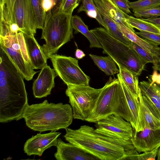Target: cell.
I'll return each mask as SVG.
<instances>
[{"mask_svg": "<svg viewBox=\"0 0 160 160\" xmlns=\"http://www.w3.org/2000/svg\"><path fill=\"white\" fill-rule=\"evenodd\" d=\"M13 15L15 22L21 32L28 35L36 33L37 29L31 0H16Z\"/></svg>", "mask_w": 160, "mask_h": 160, "instance_id": "10", "label": "cell"}, {"mask_svg": "<svg viewBox=\"0 0 160 160\" xmlns=\"http://www.w3.org/2000/svg\"><path fill=\"white\" fill-rule=\"evenodd\" d=\"M118 115L130 122L128 103L118 78L110 77L102 90L95 107L85 121L96 122L112 114Z\"/></svg>", "mask_w": 160, "mask_h": 160, "instance_id": "3", "label": "cell"}, {"mask_svg": "<svg viewBox=\"0 0 160 160\" xmlns=\"http://www.w3.org/2000/svg\"><path fill=\"white\" fill-rule=\"evenodd\" d=\"M154 58V61L152 63V68L154 70L158 71L160 72V48L158 46L157 48V54Z\"/></svg>", "mask_w": 160, "mask_h": 160, "instance_id": "36", "label": "cell"}, {"mask_svg": "<svg viewBox=\"0 0 160 160\" xmlns=\"http://www.w3.org/2000/svg\"><path fill=\"white\" fill-rule=\"evenodd\" d=\"M0 46L24 78L32 80L37 72L31 65L23 33L19 32L9 36H0Z\"/></svg>", "mask_w": 160, "mask_h": 160, "instance_id": "6", "label": "cell"}, {"mask_svg": "<svg viewBox=\"0 0 160 160\" xmlns=\"http://www.w3.org/2000/svg\"><path fill=\"white\" fill-rule=\"evenodd\" d=\"M60 132L51 131L45 134L38 133L28 139L24 144V151L28 156H41L46 149L56 146Z\"/></svg>", "mask_w": 160, "mask_h": 160, "instance_id": "12", "label": "cell"}, {"mask_svg": "<svg viewBox=\"0 0 160 160\" xmlns=\"http://www.w3.org/2000/svg\"><path fill=\"white\" fill-rule=\"evenodd\" d=\"M157 70H154L153 74L149 81L155 83L158 85H160V74H158Z\"/></svg>", "mask_w": 160, "mask_h": 160, "instance_id": "38", "label": "cell"}, {"mask_svg": "<svg viewBox=\"0 0 160 160\" xmlns=\"http://www.w3.org/2000/svg\"><path fill=\"white\" fill-rule=\"evenodd\" d=\"M158 148L152 151L139 153L134 156L132 158L133 160H154L157 157Z\"/></svg>", "mask_w": 160, "mask_h": 160, "instance_id": "34", "label": "cell"}, {"mask_svg": "<svg viewBox=\"0 0 160 160\" xmlns=\"http://www.w3.org/2000/svg\"><path fill=\"white\" fill-rule=\"evenodd\" d=\"M130 45L136 51L145 64L149 62L153 63L154 58L152 54L132 42Z\"/></svg>", "mask_w": 160, "mask_h": 160, "instance_id": "30", "label": "cell"}, {"mask_svg": "<svg viewBox=\"0 0 160 160\" xmlns=\"http://www.w3.org/2000/svg\"><path fill=\"white\" fill-rule=\"evenodd\" d=\"M74 33L80 32L90 42V48H102V47L95 35L88 29V27L83 22L79 16L77 15L72 16L71 20Z\"/></svg>", "mask_w": 160, "mask_h": 160, "instance_id": "21", "label": "cell"}, {"mask_svg": "<svg viewBox=\"0 0 160 160\" xmlns=\"http://www.w3.org/2000/svg\"><path fill=\"white\" fill-rule=\"evenodd\" d=\"M142 19L149 21L160 28V17L150 18L147 19L141 18Z\"/></svg>", "mask_w": 160, "mask_h": 160, "instance_id": "40", "label": "cell"}, {"mask_svg": "<svg viewBox=\"0 0 160 160\" xmlns=\"http://www.w3.org/2000/svg\"><path fill=\"white\" fill-rule=\"evenodd\" d=\"M90 57L95 64L107 75H113L119 72L116 63L110 56H101L89 54Z\"/></svg>", "mask_w": 160, "mask_h": 160, "instance_id": "22", "label": "cell"}, {"mask_svg": "<svg viewBox=\"0 0 160 160\" xmlns=\"http://www.w3.org/2000/svg\"><path fill=\"white\" fill-rule=\"evenodd\" d=\"M157 156V160H160V147L158 148Z\"/></svg>", "mask_w": 160, "mask_h": 160, "instance_id": "44", "label": "cell"}, {"mask_svg": "<svg viewBox=\"0 0 160 160\" xmlns=\"http://www.w3.org/2000/svg\"><path fill=\"white\" fill-rule=\"evenodd\" d=\"M138 115L136 129L139 132L145 128L153 129L160 128V116L146 98L140 94L138 98Z\"/></svg>", "mask_w": 160, "mask_h": 160, "instance_id": "11", "label": "cell"}, {"mask_svg": "<svg viewBox=\"0 0 160 160\" xmlns=\"http://www.w3.org/2000/svg\"><path fill=\"white\" fill-rule=\"evenodd\" d=\"M94 2L100 13L105 14L116 23H123L133 32H135L128 22L126 13L119 9L111 0H94Z\"/></svg>", "mask_w": 160, "mask_h": 160, "instance_id": "17", "label": "cell"}, {"mask_svg": "<svg viewBox=\"0 0 160 160\" xmlns=\"http://www.w3.org/2000/svg\"><path fill=\"white\" fill-rule=\"evenodd\" d=\"M135 33L140 37L152 42L157 45H160V34L142 31Z\"/></svg>", "mask_w": 160, "mask_h": 160, "instance_id": "33", "label": "cell"}, {"mask_svg": "<svg viewBox=\"0 0 160 160\" xmlns=\"http://www.w3.org/2000/svg\"><path fill=\"white\" fill-rule=\"evenodd\" d=\"M72 12L66 13L59 10L46 12L41 38L45 41L42 47L48 59L73 38L71 22Z\"/></svg>", "mask_w": 160, "mask_h": 160, "instance_id": "4", "label": "cell"}, {"mask_svg": "<svg viewBox=\"0 0 160 160\" xmlns=\"http://www.w3.org/2000/svg\"><path fill=\"white\" fill-rule=\"evenodd\" d=\"M95 123L96 132L105 136L123 140L131 139L132 137V125L118 115L111 114Z\"/></svg>", "mask_w": 160, "mask_h": 160, "instance_id": "9", "label": "cell"}, {"mask_svg": "<svg viewBox=\"0 0 160 160\" xmlns=\"http://www.w3.org/2000/svg\"><path fill=\"white\" fill-rule=\"evenodd\" d=\"M119 73L125 84L134 96L138 99L141 93L138 83V76H135L130 70L118 64Z\"/></svg>", "mask_w": 160, "mask_h": 160, "instance_id": "24", "label": "cell"}, {"mask_svg": "<svg viewBox=\"0 0 160 160\" xmlns=\"http://www.w3.org/2000/svg\"><path fill=\"white\" fill-rule=\"evenodd\" d=\"M5 0H0V9L3 10Z\"/></svg>", "mask_w": 160, "mask_h": 160, "instance_id": "43", "label": "cell"}, {"mask_svg": "<svg viewBox=\"0 0 160 160\" xmlns=\"http://www.w3.org/2000/svg\"><path fill=\"white\" fill-rule=\"evenodd\" d=\"M131 140L139 153L158 149L160 147V128H145L139 132L133 130Z\"/></svg>", "mask_w": 160, "mask_h": 160, "instance_id": "13", "label": "cell"}, {"mask_svg": "<svg viewBox=\"0 0 160 160\" xmlns=\"http://www.w3.org/2000/svg\"><path fill=\"white\" fill-rule=\"evenodd\" d=\"M56 76L54 69L48 65L42 68L33 83L32 90L34 97L41 98L50 95L55 86L54 79Z\"/></svg>", "mask_w": 160, "mask_h": 160, "instance_id": "15", "label": "cell"}, {"mask_svg": "<svg viewBox=\"0 0 160 160\" xmlns=\"http://www.w3.org/2000/svg\"><path fill=\"white\" fill-rule=\"evenodd\" d=\"M130 8L133 12L160 6V0H138L134 2H129Z\"/></svg>", "mask_w": 160, "mask_h": 160, "instance_id": "29", "label": "cell"}, {"mask_svg": "<svg viewBox=\"0 0 160 160\" xmlns=\"http://www.w3.org/2000/svg\"></svg>", "mask_w": 160, "mask_h": 160, "instance_id": "45", "label": "cell"}, {"mask_svg": "<svg viewBox=\"0 0 160 160\" xmlns=\"http://www.w3.org/2000/svg\"><path fill=\"white\" fill-rule=\"evenodd\" d=\"M128 22L133 28L140 31L160 34V28L154 24L140 18H137L126 14Z\"/></svg>", "mask_w": 160, "mask_h": 160, "instance_id": "26", "label": "cell"}, {"mask_svg": "<svg viewBox=\"0 0 160 160\" xmlns=\"http://www.w3.org/2000/svg\"><path fill=\"white\" fill-rule=\"evenodd\" d=\"M29 128L40 132L66 129L72 123V108L68 104L49 103L28 105L22 116Z\"/></svg>", "mask_w": 160, "mask_h": 160, "instance_id": "2", "label": "cell"}, {"mask_svg": "<svg viewBox=\"0 0 160 160\" xmlns=\"http://www.w3.org/2000/svg\"><path fill=\"white\" fill-rule=\"evenodd\" d=\"M139 86L142 94L144 96L155 109L160 116V87L150 81H142Z\"/></svg>", "mask_w": 160, "mask_h": 160, "instance_id": "18", "label": "cell"}, {"mask_svg": "<svg viewBox=\"0 0 160 160\" xmlns=\"http://www.w3.org/2000/svg\"><path fill=\"white\" fill-rule=\"evenodd\" d=\"M49 58L57 76L67 85H89L90 78L80 68L76 59L56 54Z\"/></svg>", "mask_w": 160, "mask_h": 160, "instance_id": "8", "label": "cell"}, {"mask_svg": "<svg viewBox=\"0 0 160 160\" xmlns=\"http://www.w3.org/2000/svg\"><path fill=\"white\" fill-rule=\"evenodd\" d=\"M85 12L89 17L95 19L105 28L104 22L95 5L94 0H82V3L78 9V12Z\"/></svg>", "mask_w": 160, "mask_h": 160, "instance_id": "27", "label": "cell"}, {"mask_svg": "<svg viewBox=\"0 0 160 160\" xmlns=\"http://www.w3.org/2000/svg\"><path fill=\"white\" fill-rule=\"evenodd\" d=\"M43 0H31L37 29H42L45 23L46 12L42 6Z\"/></svg>", "mask_w": 160, "mask_h": 160, "instance_id": "28", "label": "cell"}, {"mask_svg": "<svg viewBox=\"0 0 160 160\" xmlns=\"http://www.w3.org/2000/svg\"><path fill=\"white\" fill-rule=\"evenodd\" d=\"M100 13L105 24V28L108 33L114 38L124 43L131 44L132 42L122 33L116 23L105 14Z\"/></svg>", "mask_w": 160, "mask_h": 160, "instance_id": "25", "label": "cell"}, {"mask_svg": "<svg viewBox=\"0 0 160 160\" xmlns=\"http://www.w3.org/2000/svg\"><path fill=\"white\" fill-rule=\"evenodd\" d=\"M16 0H5L3 8V23L0 25V36L4 37L11 35L10 26L15 23L13 9Z\"/></svg>", "mask_w": 160, "mask_h": 160, "instance_id": "23", "label": "cell"}, {"mask_svg": "<svg viewBox=\"0 0 160 160\" xmlns=\"http://www.w3.org/2000/svg\"><path fill=\"white\" fill-rule=\"evenodd\" d=\"M54 2L55 5L54 7L50 10L51 13L58 10L60 6L62 0H53Z\"/></svg>", "mask_w": 160, "mask_h": 160, "instance_id": "41", "label": "cell"}, {"mask_svg": "<svg viewBox=\"0 0 160 160\" xmlns=\"http://www.w3.org/2000/svg\"><path fill=\"white\" fill-rule=\"evenodd\" d=\"M101 45L102 52L110 56L118 64L131 71L134 75H140L145 64L130 45L113 37L102 27L90 30Z\"/></svg>", "mask_w": 160, "mask_h": 160, "instance_id": "5", "label": "cell"}, {"mask_svg": "<svg viewBox=\"0 0 160 160\" xmlns=\"http://www.w3.org/2000/svg\"><path fill=\"white\" fill-rule=\"evenodd\" d=\"M82 0H62L59 10L66 13L73 12Z\"/></svg>", "mask_w": 160, "mask_h": 160, "instance_id": "32", "label": "cell"}, {"mask_svg": "<svg viewBox=\"0 0 160 160\" xmlns=\"http://www.w3.org/2000/svg\"><path fill=\"white\" fill-rule=\"evenodd\" d=\"M133 12V15L137 18L158 17L160 16V7L149 8Z\"/></svg>", "mask_w": 160, "mask_h": 160, "instance_id": "31", "label": "cell"}, {"mask_svg": "<svg viewBox=\"0 0 160 160\" xmlns=\"http://www.w3.org/2000/svg\"><path fill=\"white\" fill-rule=\"evenodd\" d=\"M57 151L54 156L58 160H100L97 157L71 143H66L57 139Z\"/></svg>", "mask_w": 160, "mask_h": 160, "instance_id": "14", "label": "cell"}, {"mask_svg": "<svg viewBox=\"0 0 160 160\" xmlns=\"http://www.w3.org/2000/svg\"><path fill=\"white\" fill-rule=\"evenodd\" d=\"M85 56L83 51L79 49H78L76 51L75 56L76 58L78 59H80L83 58Z\"/></svg>", "mask_w": 160, "mask_h": 160, "instance_id": "42", "label": "cell"}, {"mask_svg": "<svg viewBox=\"0 0 160 160\" xmlns=\"http://www.w3.org/2000/svg\"><path fill=\"white\" fill-rule=\"evenodd\" d=\"M117 77L122 86L128 103L131 118L130 123L132 125L133 130H135L136 129L137 125L139 100L134 96L128 89L119 73H117Z\"/></svg>", "mask_w": 160, "mask_h": 160, "instance_id": "19", "label": "cell"}, {"mask_svg": "<svg viewBox=\"0 0 160 160\" xmlns=\"http://www.w3.org/2000/svg\"><path fill=\"white\" fill-rule=\"evenodd\" d=\"M117 7L124 13L127 14L131 13L129 6V2L128 0H111Z\"/></svg>", "mask_w": 160, "mask_h": 160, "instance_id": "35", "label": "cell"}, {"mask_svg": "<svg viewBox=\"0 0 160 160\" xmlns=\"http://www.w3.org/2000/svg\"><path fill=\"white\" fill-rule=\"evenodd\" d=\"M10 30L11 35L14 34L19 32H21V30L18 26L16 23H13L10 26Z\"/></svg>", "mask_w": 160, "mask_h": 160, "instance_id": "39", "label": "cell"}, {"mask_svg": "<svg viewBox=\"0 0 160 160\" xmlns=\"http://www.w3.org/2000/svg\"><path fill=\"white\" fill-rule=\"evenodd\" d=\"M23 34L32 67L33 69H41L48 65V59L42 47L36 40L34 35Z\"/></svg>", "mask_w": 160, "mask_h": 160, "instance_id": "16", "label": "cell"}, {"mask_svg": "<svg viewBox=\"0 0 160 160\" xmlns=\"http://www.w3.org/2000/svg\"><path fill=\"white\" fill-rule=\"evenodd\" d=\"M65 93L69 97L73 118L86 120L95 107L102 90L86 85H68Z\"/></svg>", "mask_w": 160, "mask_h": 160, "instance_id": "7", "label": "cell"}, {"mask_svg": "<svg viewBox=\"0 0 160 160\" xmlns=\"http://www.w3.org/2000/svg\"><path fill=\"white\" fill-rule=\"evenodd\" d=\"M116 23L122 33L128 39L151 53L154 57L156 56L158 45L146 39L141 38L123 23Z\"/></svg>", "mask_w": 160, "mask_h": 160, "instance_id": "20", "label": "cell"}, {"mask_svg": "<svg viewBox=\"0 0 160 160\" xmlns=\"http://www.w3.org/2000/svg\"><path fill=\"white\" fill-rule=\"evenodd\" d=\"M67 141L102 160H125L139 154L131 139L111 138L101 134L92 127L84 125L77 129L67 128Z\"/></svg>", "mask_w": 160, "mask_h": 160, "instance_id": "1", "label": "cell"}, {"mask_svg": "<svg viewBox=\"0 0 160 160\" xmlns=\"http://www.w3.org/2000/svg\"><path fill=\"white\" fill-rule=\"evenodd\" d=\"M54 2L53 0L42 1L43 8L46 12L50 10L54 7Z\"/></svg>", "mask_w": 160, "mask_h": 160, "instance_id": "37", "label": "cell"}]
</instances>
